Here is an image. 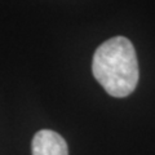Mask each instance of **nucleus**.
<instances>
[{"label":"nucleus","instance_id":"nucleus-1","mask_svg":"<svg viewBox=\"0 0 155 155\" xmlns=\"http://www.w3.org/2000/svg\"><path fill=\"white\" fill-rule=\"evenodd\" d=\"M96 80L110 96L122 98L129 96L138 83V61L129 39L114 36L96 49L92 60Z\"/></svg>","mask_w":155,"mask_h":155},{"label":"nucleus","instance_id":"nucleus-2","mask_svg":"<svg viewBox=\"0 0 155 155\" xmlns=\"http://www.w3.org/2000/svg\"><path fill=\"white\" fill-rule=\"evenodd\" d=\"M31 151L32 155H69V147L61 134L51 129H41L34 136Z\"/></svg>","mask_w":155,"mask_h":155}]
</instances>
